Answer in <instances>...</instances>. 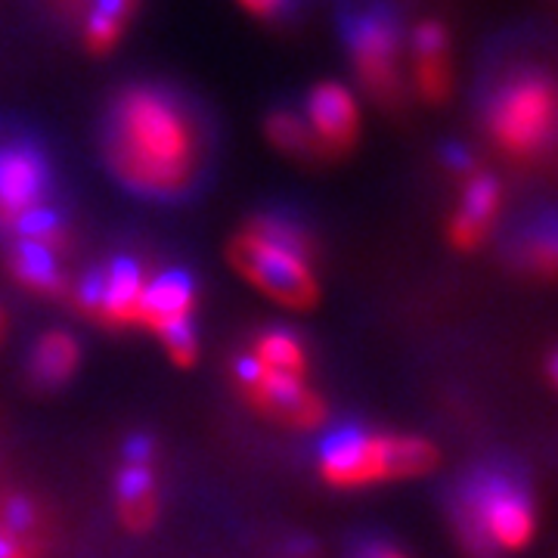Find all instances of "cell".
Instances as JSON below:
<instances>
[{
	"instance_id": "obj_1",
	"label": "cell",
	"mask_w": 558,
	"mask_h": 558,
	"mask_svg": "<svg viewBox=\"0 0 558 558\" xmlns=\"http://www.w3.org/2000/svg\"><path fill=\"white\" fill-rule=\"evenodd\" d=\"M199 153L196 121L168 90L137 84L112 106L106 156L131 193L146 199L180 196L199 171Z\"/></svg>"
},
{
	"instance_id": "obj_2",
	"label": "cell",
	"mask_w": 558,
	"mask_h": 558,
	"mask_svg": "<svg viewBox=\"0 0 558 558\" xmlns=\"http://www.w3.org/2000/svg\"><path fill=\"white\" fill-rule=\"evenodd\" d=\"M230 264L264 299L289 311H311L319 301L314 245L307 230L286 218H258L245 223L230 242Z\"/></svg>"
},
{
	"instance_id": "obj_3",
	"label": "cell",
	"mask_w": 558,
	"mask_h": 558,
	"mask_svg": "<svg viewBox=\"0 0 558 558\" xmlns=\"http://www.w3.org/2000/svg\"><path fill=\"white\" fill-rule=\"evenodd\" d=\"M438 447L416 435L344 428L319 450V478L339 490H363L428 475L438 465Z\"/></svg>"
},
{
	"instance_id": "obj_4",
	"label": "cell",
	"mask_w": 558,
	"mask_h": 558,
	"mask_svg": "<svg viewBox=\"0 0 558 558\" xmlns=\"http://www.w3.org/2000/svg\"><path fill=\"white\" fill-rule=\"evenodd\" d=\"M487 131L506 156L534 159L556 134V90L537 72L502 84L487 106Z\"/></svg>"
},
{
	"instance_id": "obj_5",
	"label": "cell",
	"mask_w": 558,
	"mask_h": 558,
	"mask_svg": "<svg viewBox=\"0 0 558 558\" xmlns=\"http://www.w3.org/2000/svg\"><path fill=\"white\" fill-rule=\"evenodd\" d=\"M534 534V502L509 478H484L462 506V539L478 556L521 553Z\"/></svg>"
},
{
	"instance_id": "obj_6",
	"label": "cell",
	"mask_w": 558,
	"mask_h": 558,
	"mask_svg": "<svg viewBox=\"0 0 558 558\" xmlns=\"http://www.w3.org/2000/svg\"><path fill=\"white\" fill-rule=\"evenodd\" d=\"M233 376L240 385L242 398L248 400L260 416L274 418L286 428H301L311 432L326 422L329 407L319 391H314L307 379L299 376H282L258 366L248 354H242L233 363Z\"/></svg>"
},
{
	"instance_id": "obj_7",
	"label": "cell",
	"mask_w": 558,
	"mask_h": 558,
	"mask_svg": "<svg viewBox=\"0 0 558 558\" xmlns=\"http://www.w3.org/2000/svg\"><path fill=\"white\" fill-rule=\"evenodd\" d=\"M146 286V274L140 260L119 258L109 267L87 274L75 292V304L84 317L97 319L112 329L137 326V304Z\"/></svg>"
},
{
	"instance_id": "obj_8",
	"label": "cell",
	"mask_w": 558,
	"mask_h": 558,
	"mask_svg": "<svg viewBox=\"0 0 558 558\" xmlns=\"http://www.w3.org/2000/svg\"><path fill=\"white\" fill-rule=\"evenodd\" d=\"M50 193V168L35 146H0V227L13 230L22 218L44 208Z\"/></svg>"
},
{
	"instance_id": "obj_9",
	"label": "cell",
	"mask_w": 558,
	"mask_h": 558,
	"mask_svg": "<svg viewBox=\"0 0 558 558\" xmlns=\"http://www.w3.org/2000/svg\"><path fill=\"white\" fill-rule=\"evenodd\" d=\"M116 506L121 524L131 534H146L159 521V484L153 475V444L131 438L124 447V465L116 478Z\"/></svg>"
},
{
	"instance_id": "obj_10",
	"label": "cell",
	"mask_w": 558,
	"mask_h": 558,
	"mask_svg": "<svg viewBox=\"0 0 558 558\" xmlns=\"http://www.w3.org/2000/svg\"><path fill=\"white\" fill-rule=\"evenodd\" d=\"M351 53L360 81L381 97L391 100L400 87V38L395 22L385 16H366L354 25Z\"/></svg>"
},
{
	"instance_id": "obj_11",
	"label": "cell",
	"mask_w": 558,
	"mask_h": 558,
	"mask_svg": "<svg viewBox=\"0 0 558 558\" xmlns=\"http://www.w3.org/2000/svg\"><path fill=\"white\" fill-rule=\"evenodd\" d=\"M307 128L326 153H344L357 143L360 112L354 94L339 81H323L307 100Z\"/></svg>"
},
{
	"instance_id": "obj_12",
	"label": "cell",
	"mask_w": 558,
	"mask_h": 558,
	"mask_svg": "<svg viewBox=\"0 0 558 558\" xmlns=\"http://www.w3.org/2000/svg\"><path fill=\"white\" fill-rule=\"evenodd\" d=\"M196 282L183 270H168L146 279L137 304V326L161 336L180 323H193L196 314Z\"/></svg>"
},
{
	"instance_id": "obj_13",
	"label": "cell",
	"mask_w": 558,
	"mask_h": 558,
	"mask_svg": "<svg viewBox=\"0 0 558 558\" xmlns=\"http://www.w3.org/2000/svg\"><path fill=\"white\" fill-rule=\"evenodd\" d=\"M502 205V186L497 178L472 171L462 183V202L447 223L450 245L459 252H475L481 242L487 240L490 227L499 215Z\"/></svg>"
},
{
	"instance_id": "obj_14",
	"label": "cell",
	"mask_w": 558,
	"mask_h": 558,
	"mask_svg": "<svg viewBox=\"0 0 558 558\" xmlns=\"http://www.w3.org/2000/svg\"><path fill=\"white\" fill-rule=\"evenodd\" d=\"M413 69L418 94L444 102L450 94V38L440 22H422L413 32Z\"/></svg>"
},
{
	"instance_id": "obj_15",
	"label": "cell",
	"mask_w": 558,
	"mask_h": 558,
	"mask_svg": "<svg viewBox=\"0 0 558 558\" xmlns=\"http://www.w3.org/2000/svg\"><path fill=\"white\" fill-rule=\"evenodd\" d=\"M81 363V344L72 332L65 329H50L44 332L28 360V379L38 391H57L65 381L75 376Z\"/></svg>"
},
{
	"instance_id": "obj_16",
	"label": "cell",
	"mask_w": 558,
	"mask_h": 558,
	"mask_svg": "<svg viewBox=\"0 0 558 558\" xmlns=\"http://www.w3.org/2000/svg\"><path fill=\"white\" fill-rule=\"evenodd\" d=\"M62 255L44 252L28 242H13L10 248V277L20 282L25 292L40 295V299H60L65 292V277H62Z\"/></svg>"
},
{
	"instance_id": "obj_17",
	"label": "cell",
	"mask_w": 558,
	"mask_h": 558,
	"mask_svg": "<svg viewBox=\"0 0 558 558\" xmlns=\"http://www.w3.org/2000/svg\"><path fill=\"white\" fill-rule=\"evenodd\" d=\"M248 357L264 369H270V373L299 376V379H307V369H311V360H307V351H304L299 336L289 332V329H279V326L260 329L258 336L252 339Z\"/></svg>"
},
{
	"instance_id": "obj_18",
	"label": "cell",
	"mask_w": 558,
	"mask_h": 558,
	"mask_svg": "<svg viewBox=\"0 0 558 558\" xmlns=\"http://www.w3.org/2000/svg\"><path fill=\"white\" fill-rule=\"evenodd\" d=\"M134 10H137V0H94L87 13V25H84V44L94 53H109L124 35Z\"/></svg>"
},
{
	"instance_id": "obj_19",
	"label": "cell",
	"mask_w": 558,
	"mask_h": 558,
	"mask_svg": "<svg viewBox=\"0 0 558 558\" xmlns=\"http://www.w3.org/2000/svg\"><path fill=\"white\" fill-rule=\"evenodd\" d=\"M40 527H44V519H40L35 499L25 497V494H3L0 497V534L44 549Z\"/></svg>"
},
{
	"instance_id": "obj_20",
	"label": "cell",
	"mask_w": 558,
	"mask_h": 558,
	"mask_svg": "<svg viewBox=\"0 0 558 558\" xmlns=\"http://www.w3.org/2000/svg\"><path fill=\"white\" fill-rule=\"evenodd\" d=\"M267 137L277 149L289 153V156H314L319 149L307 121L299 119L295 112H286V109L267 119Z\"/></svg>"
},
{
	"instance_id": "obj_21",
	"label": "cell",
	"mask_w": 558,
	"mask_h": 558,
	"mask_svg": "<svg viewBox=\"0 0 558 558\" xmlns=\"http://www.w3.org/2000/svg\"><path fill=\"white\" fill-rule=\"evenodd\" d=\"M159 341L165 344V351H168V357H171L174 366H180V369L196 366V360H199V336H196L193 323H180L174 329L161 332Z\"/></svg>"
},
{
	"instance_id": "obj_22",
	"label": "cell",
	"mask_w": 558,
	"mask_h": 558,
	"mask_svg": "<svg viewBox=\"0 0 558 558\" xmlns=\"http://www.w3.org/2000/svg\"><path fill=\"white\" fill-rule=\"evenodd\" d=\"M556 258H558L556 240H553V236H543V240L534 245V264H537L543 277H553V274H556Z\"/></svg>"
},
{
	"instance_id": "obj_23",
	"label": "cell",
	"mask_w": 558,
	"mask_h": 558,
	"mask_svg": "<svg viewBox=\"0 0 558 558\" xmlns=\"http://www.w3.org/2000/svg\"><path fill=\"white\" fill-rule=\"evenodd\" d=\"M40 553L44 549L32 546V543H22V539L0 534V558H40Z\"/></svg>"
},
{
	"instance_id": "obj_24",
	"label": "cell",
	"mask_w": 558,
	"mask_h": 558,
	"mask_svg": "<svg viewBox=\"0 0 558 558\" xmlns=\"http://www.w3.org/2000/svg\"><path fill=\"white\" fill-rule=\"evenodd\" d=\"M245 13H252V16H258V20H274L282 13V7H286V0H236Z\"/></svg>"
},
{
	"instance_id": "obj_25",
	"label": "cell",
	"mask_w": 558,
	"mask_h": 558,
	"mask_svg": "<svg viewBox=\"0 0 558 558\" xmlns=\"http://www.w3.org/2000/svg\"><path fill=\"white\" fill-rule=\"evenodd\" d=\"M363 558H407L400 549H395V546H373V549H366L363 553Z\"/></svg>"
},
{
	"instance_id": "obj_26",
	"label": "cell",
	"mask_w": 558,
	"mask_h": 558,
	"mask_svg": "<svg viewBox=\"0 0 558 558\" xmlns=\"http://www.w3.org/2000/svg\"><path fill=\"white\" fill-rule=\"evenodd\" d=\"M87 3H94V0H62V7H69V10H84Z\"/></svg>"
},
{
	"instance_id": "obj_27",
	"label": "cell",
	"mask_w": 558,
	"mask_h": 558,
	"mask_svg": "<svg viewBox=\"0 0 558 558\" xmlns=\"http://www.w3.org/2000/svg\"><path fill=\"white\" fill-rule=\"evenodd\" d=\"M7 326H10V319H7V311L0 307V341H3V336H7Z\"/></svg>"
}]
</instances>
